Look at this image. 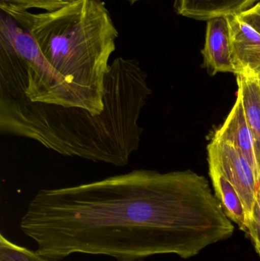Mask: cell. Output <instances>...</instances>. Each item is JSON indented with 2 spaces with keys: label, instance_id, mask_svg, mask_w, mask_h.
Instances as JSON below:
<instances>
[{
  "label": "cell",
  "instance_id": "14",
  "mask_svg": "<svg viewBox=\"0 0 260 261\" xmlns=\"http://www.w3.org/2000/svg\"><path fill=\"white\" fill-rule=\"evenodd\" d=\"M128 1L129 2L130 4L133 5L134 3H137V2L141 1V0H128Z\"/></svg>",
  "mask_w": 260,
  "mask_h": 261
},
{
  "label": "cell",
  "instance_id": "4",
  "mask_svg": "<svg viewBox=\"0 0 260 261\" xmlns=\"http://www.w3.org/2000/svg\"><path fill=\"white\" fill-rule=\"evenodd\" d=\"M228 21L235 75L255 74L260 70V35L238 15Z\"/></svg>",
  "mask_w": 260,
  "mask_h": 261
},
{
  "label": "cell",
  "instance_id": "7",
  "mask_svg": "<svg viewBox=\"0 0 260 261\" xmlns=\"http://www.w3.org/2000/svg\"><path fill=\"white\" fill-rule=\"evenodd\" d=\"M209 176L212 179L215 196L227 217L235 222L240 229L248 231L247 214L242 199L233 184L224 176L213 163L209 162Z\"/></svg>",
  "mask_w": 260,
  "mask_h": 261
},
{
  "label": "cell",
  "instance_id": "13",
  "mask_svg": "<svg viewBox=\"0 0 260 261\" xmlns=\"http://www.w3.org/2000/svg\"><path fill=\"white\" fill-rule=\"evenodd\" d=\"M255 74H256V78H257L258 82H259V85L260 87V70L259 71H258L257 73H255Z\"/></svg>",
  "mask_w": 260,
  "mask_h": 261
},
{
  "label": "cell",
  "instance_id": "1",
  "mask_svg": "<svg viewBox=\"0 0 260 261\" xmlns=\"http://www.w3.org/2000/svg\"><path fill=\"white\" fill-rule=\"evenodd\" d=\"M20 228L50 261L73 254L117 261L168 254L189 258L235 231L206 177L145 169L40 190Z\"/></svg>",
  "mask_w": 260,
  "mask_h": 261
},
{
  "label": "cell",
  "instance_id": "12",
  "mask_svg": "<svg viewBox=\"0 0 260 261\" xmlns=\"http://www.w3.org/2000/svg\"><path fill=\"white\" fill-rule=\"evenodd\" d=\"M238 15L260 35V1Z\"/></svg>",
  "mask_w": 260,
  "mask_h": 261
},
{
  "label": "cell",
  "instance_id": "11",
  "mask_svg": "<svg viewBox=\"0 0 260 261\" xmlns=\"http://www.w3.org/2000/svg\"><path fill=\"white\" fill-rule=\"evenodd\" d=\"M260 257V176L258 179L256 200L252 212L251 219L249 223L248 232Z\"/></svg>",
  "mask_w": 260,
  "mask_h": 261
},
{
  "label": "cell",
  "instance_id": "6",
  "mask_svg": "<svg viewBox=\"0 0 260 261\" xmlns=\"http://www.w3.org/2000/svg\"><path fill=\"white\" fill-rule=\"evenodd\" d=\"M258 0H175L174 9L178 15L209 21L218 17L239 15L254 6Z\"/></svg>",
  "mask_w": 260,
  "mask_h": 261
},
{
  "label": "cell",
  "instance_id": "8",
  "mask_svg": "<svg viewBox=\"0 0 260 261\" xmlns=\"http://www.w3.org/2000/svg\"><path fill=\"white\" fill-rule=\"evenodd\" d=\"M238 93L247 123L260 150V87L256 74H238Z\"/></svg>",
  "mask_w": 260,
  "mask_h": 261
},
{
  "label": "cell",
  "instance_id": "3",
  "mask_svg": "<svg viewBox=\"0 0 260 261\" xmlns=\"http://www.w3.org/2000/svg\"><path fill=\"white\" fill-rule=\"evenodd\" d=\"M212 139L234 146L247 160L260 176V150L247 123L241 98L237 96L233 108L224 123L215 130Z\"/></svg>",
  "mask_w": 260,
  "mask_h": 261
},
{
  "label": "cell",
  "instance_id": "9",
  "mask_svg": "<svg viewBox=\"0 0 260 261\" xmlns=\"http://www.w3.org/2000/svg\"><path fill=\"white\" fill-rule=\"evenodd\" d=\"M0 261H50L37 251L27 249L0 236Z\"/></svg>",
  "mask_w": 260,
  "mask_h": 261
},
{
  "label": "cell",
  "instance_id": "5",
  "mask_svg": "<svg viewBox=\"0 0 260 261\" xmlns=\"http://www.w3.org/2000/svg\"><path fill=\"white\" fill-rule=\"evenodd\" d=\"M201 54L204 66L211 76L218 73L235 74L228 17H218L207 21L206 42Z\"/></svg>",
  "mask_w": 260,
  "mask_h": 261
},
{
  "label": "cell",
  "instance_id": "10",
  "mask_svg": "<svg viewBox=\"0 0 260 261\" xmlns=\"http://www.w3.org/2000/svg\"><path fill=\"white\" fill-rule=\"evenodd\" d=\"M73 1L75 0H0V2L22 10L38 9L47 12L58 10Z\"/></svg>",
  "mask_w": 260,
  "mask_h": 261
},
{
  "label": "cell",
  "instance_id": "2",
  "mask_svg": "<svg viewBox=\"0 0 260 261\" xmlns=\"http://www.w3.org/2000/svg\"><path fill=\"white\" fill-rule=\"evenodd\" d=\"M207 150L209 162L218 167L239 193L249 227L257 189L258 179L255 170L238 149L227 143L212 138Z\"/></svg>",
  "mask_w": 260,
  "mask_h": 261
}]
</instances>
